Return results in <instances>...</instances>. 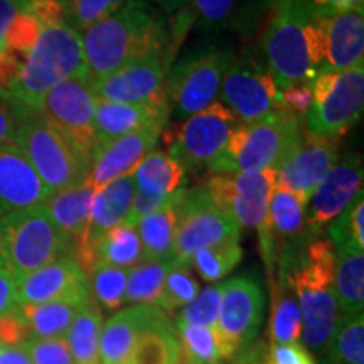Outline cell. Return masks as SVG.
<instances>
[{"instance_id": "obj_55", "label": "cell", "mask_w": 364, "mask_h": 364, "mask_svg": "<svg viewBox=\"0 0 364 364\" xmlns=\"http://www.w3.org/2000/svg\"><path fill=\"white\" fill-rule=\"evenodd\" d=\"M145 2L156 4V6H159V9L166 14H176L179 12L181 9L186 7L188 0H145Z\"/></svg>"}, {"instance_id": "obj_50", "label": "cell", "mask_w": 364, "mask_h": 364, "mask_svg": "<svg viewBox=\"0 0 364 364\" xmlns=\"http://www.w3.org/2000/svg\"><path fill=\"white\" fill-rule=\"evenodd\" d=\"M314 17H329L334 14L361 9L364 0H300Z\"/></svg>"}, {"instance_id": "obj_7", "label": "cell", "mask_w": 364, "mask_h": 364, "mask_svg": "<svg viewBox=\"0 0 364 364\" xmlns=\"http://www.w3.org/2000/svg\"><path fill=\"white\" fill-rule=\"evenodd\" d=\"M17 112L16 147L51 193L88 181L90 166L39 112Z\"/></svg>"}, {"instance_id": "obj_52", "label": "cell", "mask_w": 364, "mask_h": 364, "mask_svg": "<svg viewBox=\"0 0 364 364\" xmlns=\"http://www.w3.org/2000/svg\"><path fill=\"white\" fill-rule=\"evenodd\" d=\"M17 307V280L0 268V318L12 314Z\"/></svg>"}, {"instance_id": "obj_49", "label": "cell", "mask_w": 364, "mask_h": 364, "mask_svg": "<svg viewBox=\"0 0 364 364\" xmlns=\"http://www.w3.org/2000/svg\"><path fill=\"white\" fill-rule=\"evenodd\" d=\"M282 102L284 108L299 120H306V115L312 103V81H304L282 90Z\"/></svg>"}, {"instance_id": "obj_4", "label": "cell", "mask_w": 364, "mask_h": 364, "mask_svg": "<svg viewBox=\"0 0 364 364\" xmlns=\"http://www.w3.org/2000/svg\"><path fill=\"white\" fill-rule=\"evenodd\" d=\"M273 7L262 39V56L280 90L312 81L324 65L321 19L300 0H280Z\"/></svg>"}, {"instance_id": "obj_28", "label": "cell", "mask_w": 364, "mask_h": 364, "mask_svg": "<svg viewBox=\"0 0 364 364\" xmlns=\"http://www.w3.org/2000/svg\"><path fill=\"white\" fill-rule=\"evenodd\" d=\"M90 300L27 304V306H17L12 314L16 321L19 322L26 341L65 338L73 318Z\"/></svg>"}, {"instance_id": "obj_11", "label": "cell", "mask_w": 364, "mask_h": 364, "mask_svg": "<svg viewBox=\"0 0 364 364\" xmlns=\"http://www.w3.org/2000/svg\"><path fill=\"white\" fill-rule=\"evenodd\" d=\"M95 107L97 97L91 90V81L75 78L49 90L38 110L88 166L98 149Z\"/></svg>"}, {"instance_id": "obj_57", "label": "cell", "mask_w": 364, "mask_h": 364, "mask_svg": "<svg viewBox=\"0 0 364 364\" xmlns=\"http://www.w3.org/2000/svg\"><path fill=\"white\" fill-rule=\"evenodd\" d=\"M26 2H38V0H26Z\"/></svg>"}, {"instance_id": "obj_24", "label": "cell", "mask_w": 364, "mask_h": 364, "mask_svg": "<svg viewBox=\"0 0 364 364\" xmlns=\"http://www.w3.org/2000/svg\"><path fill=\"white\" fill-rule=\"evenodd\" d=\"M53 193L16 145H0V218L39 206Z\"/></svg>"}, {"instance_id": "obj_13", "label": "cell", "mask_w": 364, "mask_h": 364, "mask_svg": "<svg viewBox=\"0 0 364 364\" xmlns=\"http://www.w3.org/2000/svg\"><path fill=\"white\" fill-rule=\"evenodd\" d=\"M240 233L238 223L213 201L204 186L186 189L179 206L172 260L191 265V258L199 250L240 240Z\"/></svg>"}, {"instance_id": "obj_31", "label": "cell", "mask_w": 364, "mask_h": 364, "mask_svg": "<svg viewBox=\"0 0 364 364\" xmlns=\"http://www.w3.org/2000/svg\"><path fill=\"white\" fill-rule=\"evenodd\" d=\"M193 22L209 31H252L257 24V0H188Z\"/></svg>"}, {"instance_id": "obj_20", "label": "cell", "mask_w": 364, "mask_h": 364, "mask_svg": "<svg viewBox=\"0 0 364 364\" xmlns=\"http://www.w3.org/2000/svg\"><path fill=\"white\" fill-rule=\"evenodd\" d=\"M90 299L93 297L88 272L71 255L58 258L17 282V306Z\"/></svg>"}, {"instance_id": "obj_29", "label": "cell", "mask_w": 364, "mask_h": 364, "mask_svg": "<svg viewBox=\"0 0 364 364\" xmlns=\"http://www.w3.org/2000/svg\"><path fill=\"white\" fill-rule=\"evenodd\" d=\"M93 194L95 188L88 181H85L78 186H73V188L56 191L44 203L54 225L73 243L75 253L80 248L81 241L85 238L86 228H88Z\"/></svg>"}, {"instance_id": "obj_3", "label": "cell", "mask_w": 364, "mask_h": 364, "mask_svg": "<svg viewBox=\"0 0 364 364\" xmlns=\"http://www.w3.org/2000/svg\"><path fill=\"white\" fill-rule=\"evenodd\" d=\"M41 31L22 63L7 102L19 110L38 112L49 90L66 80L88 78L81 33L68 24L59 0L34 2Z\"/></svg>"}, {"instance_id": "obj_43", "label": "cell", "mask_w": 364, "mask_h": 364, "mask_svg": "<svg viewBox=\"0 0 364 364\" xmlns=\"http://www.w3.org/2000/svg\"><path fill=\"white\" fill-rule=\"evenodd\" d=\"M327 236L334 250L354 248L364 250V196H358L341 215L326 228Z\"/></svg>"}, {"instance_id": "obj_17", "label": "cell", "mask_w": 364, "mask_h": 364, "mask_svg": "<svg viewBox=\"0 0 364 364\" xmlns=\"http://www.w3.org/2000/svg\"><path fill=\"white\" fill-rule=\"evenodd\" d=\"M363 179L361 157L351 154L343 161H338L309 201L311 208L307 209L304 231L306 238L314 240L322 236L326 228L363 193Z\"/></svg>"}, {"instance_id": "obj_33", "label": "cell", "mask_w": 364, "mask_h": 364, "mask_svg": "<svg viewBox=\"0 0 364 364\" xmlns=\"http://www.w3.org/2000/svg\"><path fill=\"white\" fill-rule=\"evenodd\" d=\"M103 322V311L95 304V300H90L73 318L65 334V341L75 364H102L100 339Z\"/></svg>"}, {"instance_id": "obj_46", "label": "cell", "mask_w": 364, "mask_h": 364, "mask_svg": "<svg viewBox=\"0 0 364 364\" xmlns=\"http://www.w3.org/2000/svg\"><path fill=\"white\" fill-rule=\"evenodd\" d=\"M221 306V284L209 285L199 290L193 302L182 307L177 314L174 326H203L216 329Z\"/></svg>"}, {"instance_id": "obj_36", "label": "cell", "mask_w": 364, "mask_h": 364, "mask_svg": "<svg viewBox=\"0 0 364 364\" xmlns=\"http://www.w3.org/2000/svg\"><path fill=\"white\" fill-rule=\"evenodd\" d=\"M93 262H102L127 270L142 263L144 250L136 228L122 223L108 231L93 250Z\"/></svg>"}, {"instance_id": "obj_51", "label": "cell", "mask_w": 364, "mask_h": 364, "mask_svg": "<svg viewBox=\"0 0 364 364\" xmlns=\"http://www.w3.org/2000/svg\"><path fill=\"white\" fill-rule=\"evenodd\" d=\"M17 112L11 103L0 98V145H16Z\"/></svg>"}, {"instance_id": "obj_22", "label": "cell", "mask_w": 364, "mask_h": 364, "mask_svg": "<svg viewBox=\"0 0 364 364\" xmlns=\"http://www.w3.org/2000/svg\"><path fill=\"white\" fill-rule=\"evenodd\" d=\"M134 174L124 176L95 189L88 228H86L85 238L81 241L80 248L75 253V258L83 265L86 272L93 262V250L98 245V241L113 228L127 221L132 204H134Z\"/></svg>"}, {"instance_id": "obj_2", "label": "cell", "mask_w": 364, "mask_h": 364, "mask_svg": "<svg viewBox=\"0 0 364 364\" xmlns=\"http://www.w3.org/2000/svg\"><path fill=\"white\" fill-rule=\"evenodd\" d=\"M81 41L90 81L150 56L172 61L177 51L169 22L145 0H127L110 17L85 29Z\"/></svg>"}, {"instance_id": "obj_26", "label": "cell", "mask_w": 364, "mask_h": 364, "mask_svg": "<svg viewBox=\"0 0 364 364\" xmlns=\"http://www.w3.org/2000/svg\"><path fill=\"white\" fill-rule=\"evenodd\" d=\"M167 314L157 306H127L103 322L100 363L129 364L140 336Z\"/></svg>"}, {"instance_id": "obj_19", "label": "cell", "mask_w": 364, "mask_h": 364, "mask_svg": "<svg viewBox=\"0 0 364 364\" xmlns=\"http://www.w3.org/2000/svg\"><path fill=\"white\" fill-rule=\"evenodd\" d=\"M309 203L300 199L297 194L290 193L279 186H273L268 204V215L262 226L258 228V241L263 265L267 268L268 282L275 279L277 260L280 253L302 238L306 231Z\"/></svg>"}, {"instance_id": "obj_18", "label": "cell", "mask_w": 364, "mask_h": 364, "mask_svg": "<svg viewBox=\"0 0 364 364\" xmlns=\"http://www.w3.org/2000/svg\"><path fill=\"white\" fill-rule=\"evenodd\" d=\"M339 140L304 134L302 142L275 169V184L309 203L339 161Z\"/></svg>"}, {"instance_id": "obj_10", "label": "cell", "mask_w": 364, "mask_h": 364, "mask_svg": "<svg viewBox=\"0 0 364 364\" xmlns=\"http://www.w3.org/2000/svg\"><path fill=\"white\" fill-rule=\"evenodd\" d=\"M220 102L230 108L240 124H252L285 110L282 90L255 49L233 58L223 78Z\"/></svg>"}, {"instance_id": "obj_40", "label": "cell", "mask_w": 364, "mask_h": 364, "mask_svg": "<svg viewBox=\"0 0 364 364\" xmlns=\"http://www.w3.org/2000/svg\"><path fill=\"white\" fill-rule=\"evenodd\" d=\"M326 359L327 364H364V312L341 316Z\"/></svg>"}, {"instance_id": "obj_47", "label": "cell", "mask_w": 364, "mask_h": 364, "mask_svg": "<svg viewBox=\"0 0 364 364\" xmlns=\"http://www.w3.org/2000/svg\"><path fill=\"white\" fill-rule=\"evenodd\" d=\"M31 364H75L65 338L29 339L21 344Z\"/></svg>"}, {"instance_id": "obj_48", "label": "cell", "mask_w": 364, "mask_h": 364, "mask_svg": "<svg viewBox=\"0 0 364 364\" xmlns=\"http://www.w3.org/2000/svg\"><path fill=\"white\" fill-rule=\"evenodd\" d=\"M263 364H317V359L304 348L302 343L270 344Z\"/></svg>"}, {"instance_id": "obj_6", "label": "cell", "mask_w": 364, "mask_h": 364, "mask_svg": "<svg viewBox=\"0 0 364 364\" xmlns=\"http://www.w3.org/2000/svg\"><path fill=\"white\" fill-rule=\"evenodd\" d=\"M75 255L44 204L0 218V268L19 282L58 258Z\"/></svg>"}, {"instance_id": "obj_12", "label": "cell", "mask_w": 364, "mask_h": 364, "mask_svg": "<svg viewBox=\"0 0 364 364\" xmlns=\"http://www.w3.org/2000/svg\"><path fill=\"white\" fill-rule=\"evenodd\" d=\"M265 316V295L260 282L238 275L221 284L218 338L226 364L250 348L260 334Z\"/></svg>"}, {"instance_id": "obj_54", "label": "cell", "mask_w": 364, "mask_h": 364, "mask_svg": "<svg viewBox=\"0 0 364 364\" xmlns=\"http://www.w3.org/2000/svg\"><path fill=\"white\" fill-rule=\"evenodd\" d=\"M267 351H263L262 346H255V343L250 348L241 351L235 359H231L228 364H263L265 363Z\"/></svg>"}, {"instance_id": "obj_30", "label": "cell", "mask_w": 364, "mask_h": 364, "mask_svg": "<svg viewBox=\"0 0 364 364\" xmlns=\"http://www.w3.org/2000/svg\"><path fill=\"white\" fill-rule=\"evenodd\" d=\"M184 188L172 194L161 208L136 221V233L144 250V260H172V248L179 220Z\"/></svg>"}, {"instance_id": "obj_15", "label": "cell", "mask_w": 364, "mask_h": 364, "mask_svg": "<svg viewBox=\"0 0 364 364\" xmlns=\"http://www.w3.org/2000/svg\"><path fill=\"white\" fill-rule=\"evenodd\" d=\"M275 186V171H248L211 177L204 189L240 228L258 230L268 215L270 194Z\"/></svg>"}, {"instance_id": "obj_5", "label": "cell", "mask_w": 364, "mask_h": 364, "mask_svg": "<svg viewBox=\"0 0 364 364\" xmlns=\"http://www.w3.org/2000/svg\"><path fill=\"white\" fill-rule=\"evenodd\" d=\"M304 122L287 110L236 127L226 147L208 171L215 176L273 169L302 142Z\"/></svg>"}, {"instance_id": "obj_8", "label": "cell", "mask_w": 364, "mask_h": 364, "mask_svg": "<svg viewBox=\"0 0 364 364\" xmlns=\"http://www.w3.org/2000/svg\"><path fill=\"white\" fill-rule=\"evenodd\" d=\"M364 108V65L348 71L321 70L312 80V103L306 132L339 140L361 120Z\"/></svg>"}, {"instance_id": "obj_39", "label": "cell", "mask_w": 364, "mask_h": 364, "mask_svg": "<svg viewBox=\"0 0 364 364\" xmlns=\"http://www.w3.org/2000/svg\"><path fill=\"white\" fill-rule=\"evenodd\" d=\"M181 346V364H226L218 331L203 326H174Z\"/></svg>"}, {"instance_id": "obj_32", "label": "cell", "mask_w": 364, "mask_h": 364, "mask_svg": "<svg viewBox=\"0 0 364 364\" xmlns=\"http://www.w3.org/2000/svg\"><path fill=\"white\" fill-rule=\"evenodd\" d=\"M334 260V294L341 316L364 312V250L338 248Z\"/></svg>"}, {"instance_id": "obj_56", "label": "cell", "mask_w": 364, "mask_h": 364, "mask_svg": "<svg viewBox=\"0 0 364 364\" xmlns=\"http://www.w3.org/2000/svg\"><path fill=\"white\" fill-rule=\"evenodd\" d=\"M265 2L270 4V6H275V4H277V2H280V0H265Z\"/></svg>"}, {"instance_id": "obj_45", "label": "cell", "mask_w": 364, "mask_h": 364, "mask_svg": "<svg viewBox=\"0 0 364 364\" xmlns=\"http://www.w3.org/2000/svg\"><path fill=\"white\" fill-rule=\"evenodd\" d=\"M65 21L73 29L83 33L97 22L110 17L127 0H59Z\"/></svg>"}, {"instance_id": "obj_14", "label": "cell", "mask_w": 364, "mask_h": 364, "mask_svg": "<svg viewBox=\"0 0 364 364\" xmlns=\"http://www.w3.org/2000/svg\"><path fill=\"white\" fill-rule=\"evenodd\" d=\"M240 120L220 100L186 118L171 142L169 156L188 171L211 166L225 150Z\"/></svg>"}, {"instance_id": "obj_25", "label": "cell", "mask_w": 364, "mask_h": 364, "mask_svg": "<svg viewBox=\"0 0 364 364\" xmlns=\"http://www.w3.org/2000/svg\"><path fill=\"white\" fill-rule=\"evenodd\" d=\"M327 71H348L364 65V12L361 9L318 17Z\"/></svg>"}, {"instance_id": "obj_27", "label": "cell", "mask_w": 364, "mask_h": 364, "mask_svg": "<svg viewBox=\"0 0 364 364\" xmlns=\"http://www.w3.org/2000/svg\"><path fill=\"white\" fill-rule=\"evenodd\" d=\"M169 105H124L97 98L95 134L98 147L149 127H166Z\"/></svg>"}, {"instance_id": "obj_41", "label": "cell", "mask_w": 364, "mask_h": 364, "mask_svg": "<svg viewBox=\"0 0 364 364\" xmlns=\"http://www.w3.org/2000/svg\"><path fill=\"white\" fill-rule=\"evenodd\" d=\"M241 260H243V248H241L240 240H228L199 250L191 258V267L198 272L203 280L215 284L226 279L240 265Z\"/></svg>"}, {"instance_id": "obj_9", "label": "cell", "mask_w": 364, "mask_h": 364, "mask_svg": "<svg viewBox=\"0 0 364 364\" xmlns=\"http://www.w3.org/2000/svg\"><path fill=\"white\" fill-rule=\"evenodd\" d=\"M233 58V49L209 46L172 66L167 75V103L176 120H186L220 100L223 78Z\"/></svg>"}, {"instance_id": "obj_53", "label": "cell", "mask_w": 364, "mask_h": 364, "mask_svg": "<svg viewBox=\"0 0 364 364\" xmlns=\"http://www.w3.org/2000/svg\"><path fill=\"white\" fill-rule=\"evenodd\" d=\"M0 364H31V359L21 344H0Z\"/></svg>"}, {"instance_id": "obj_35", "label": "cell", "mask_w": 364, "mask_h": 364, "mask_svg": "<svg viewBox=\"0 0 364 364\" xmlns=\"http://www.w3.org/2000/svg\"><path fill=\"white\" fill-rule=\"evenodd\" d=\"M129 364H181V346L169 317H162L140 336Z\"/></svg>"}, {"instance_id": "obj_37", "label": "cell", "mask_w": 364, "mask_h": 364, "mask_svg": "<svg viewBox=\"0 0 364 364\" xmlns=\"http://www.w3.org/2000/svg\"><path fill=\"white\" fill-rule=\"evenodd\" d=\"M172 263L174 260H144L130 268L125 290L127 306H157Z\"/></svg>"}, {"instance_id": "obj_38", "label": "cell", "mask_w": 364, "mask_h": 364, "mask_svg": "<svg viewBox=\"0 0 364 364\" xmlns=\"http://www.w3.org/2000/svg\"><path fill=\"white\" fill-rule=\"evenodd\" d=\"M129 270L93 262L88 268L90 294L95 304L107 312H117L125 306V290Z\"/></svg>"}, {"instance_id": "obj_23", "label": "cell", "mask_w": 364, "mask_h": 364, "mask_svg": "<svg viewBox=\"0 0 364 364\" xmlns=\"http://www.w3.org/2000/svg\"><path fill=\"white\" fill-rule=\"evenodd\" d=\"M162 130L164 127L159 125L149 127L98 147L90 166V184L97 189L120 177L134 174L144 157L156 149Z\"/></svg>"}, {"instance_id": "obj_34", "label": "cell", "mask_w": 364, "mask_h": 364, "mask_svg": "<svg viewBox=\"0 0 364 364\" xmlns=\"http://www.w3.org/2000/svg\"><path fill=\"white\" fill-rule=\"evenodd\" d=\"M270 344H295L302 336V316L292 287L280 277L270 282Z\"/></svg>"}, {"instance_id": "obj_42", "label": "cell", "mask_w": 364, "mask_h": 364, "mask_svg": "<svg viewBox=\"0 0 364 364\" xmlns=\"http://www.w3.org/2000/svg\"><path fill=\"white\" fill-rule=\"evenodd\" d=\"M199 290H201V287H199V282L193 275L189 263L174 262L171 270L167 272L166 280H164L162 294L157 307L162 309L166 314L181 311L182 307H186L198 297Z\"/></svg>"}, {"instance_id": "obj_44", "label": "cell", "mask_w": 364, "mask_h": 364, "mask_svg": "<svg viewBox=\"0 0 364 364\" xmlns=\"http://www.w3.org/2000/svg\"><path fill=\"white\" fill-rule=\"evenodd\" d=\"M29 6L31 2L26 0H0V98L6 102L22 66L19 59L7 51L6 34L11 22Z\"/></svg>"}, {"instance_id": "obj_16", "label": "cell", "mask_w": 364, "mask_h": 364, "mask_svg": "<svg viewBox=\"0 0 364 364\" xmlns=\"http://www.w3.org/2000/svg\"><path fill=\"white\" fill-rule=\"evenodd\" d=\"M171 61L166 56H150L130 63L102 80L91 81L95 97L103 102L124 105H169L167 75Z\"/></svg>"}, {"instance_id": "obj_1", "label": "cell", "mask_w": 364, "mask_h": 364, "mask_svg": "<svg viewBox=\"0 0 364 364\" xmlns=\"http://www.w3.org/2000/svg\"><path fill=\"white\" fill-rule=\"evenodd\" d=\"M334 247L326 236L306 235L290 243L277 260L275 277L292 287L302 316L304 348L326 358L341 318L334 294Z\"/></svg>"}, {"instance_id": "obj_21", "label": "cell", "mask_w": 364, "mask_h": 364, "mask_svg": "<svg viewBox=\"0 0 364 364\" xmlns=\"http://www.w3.org/2000/svg\"><path fill=\"white\" fill-rule=\"evenodd\" d=\"M135 198L127 225L135 226L140 218L161 208L172 194L184 188L186 169L176 159L154 149L134 171Z\"/></svg>"}]
</instances>
